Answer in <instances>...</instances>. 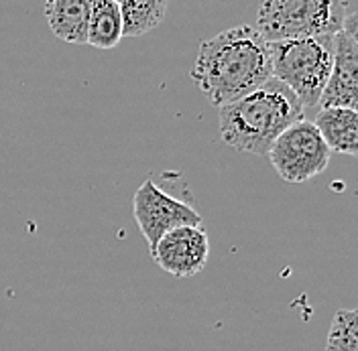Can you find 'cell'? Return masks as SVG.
Segmentation results:
<instances>
[{"label": "cell", "mask_w": 358, "mask_h": 351, "mask_svg": "<svg viewBox=\"0 0 358 351\" xmlns=\"http://www.w3.org/2000/svg\"><path fill=\"white\" fill-rule=\"evenodd\" d=\"M133 214L143 238L149 244V250H153L157 241L173 227L201 225L200 214L185 201L165 193L153 177L141 183V187L134 191Z\"/></svg>", "instance_id": "8992f818"}, {"label": "cell", "mask_w": 358, "mask_h": 351, "mask_svg": "<svg viewBox=\"0 0 358 351\" xmlns=\"http://www.w3.org/2000/svg\"><path fill=\"white\" fill-rule=\"evenodd\" d=\"M313 124L322 132L332 153L358 158V110L322 108Z\"/></svg>", "instance_id": "30bf717a"}, {"label": "cell", "mask_w": 358, "mask_h": 351, "mask_svg": "<svg viewBox=\"0 0 358 351\" xmlns=\"http://www.w3.org/2000/svg\"><path fill=\"white\" fill-rule=\"evenodd\" d=\"M342 31L357 43L358 47V10L357 13H350V15H346V21H344V27H342Z\"/></svg>", "instance_id": "5bb4252c"}, {"label": "cell", "mask_w": 358, "mask_h": 351, "mask_svg": "<svg viewBox=\"0 0 358 351\" xmlns=\"http://www.w3.org/2000/svg\"><path fill=\"white\" fill-rule=\"evenodd\" d=\"M169 0H118L124 37H143L155 31L167 17Z\"/></svg>", "instance_id": "7c38bea8"}, {"label": "cell", "mask_w": 358, "mask_h": 351, "mask_svg": "<svg viewBox=\"0 0 358 351\" xmlns=\"http://www.w3.org/2000/svg\"><path fill=\"white\" fill-rule=\"evenodd\" d=\"M267 156L283 181L306 183L328 169L332 151L313 122L299 120L277 136Z\"/></svg>", "instance_id": "5b68a950"}, {"label": "cell", "mask_w": 358, "mask_h": 351, "mask_svg": "<svg viewBox=\"0 0 358 351\" xmlns=\"http://www.w3.org/2000/svg\"><path fill=\"white\" fill-rule=\"evenodd\" d=\"M192 77L214 106L230 104L273 77L268 43L250 24L226 29L201 41Z\"/></svg>", "instance_id": "6da1fadb"}, {"label": "cell", "mask_w": 358, "mask_h": 351, "mask_svg": "<svg viewBox=\"0 0 358 351\" xmlns=\"http://www.w3.org/2000/svg\"><path fill=\"white\" fill-rule=\"evenodd\" d=\"M151 256L167 274L176 278H189L206 268L210 240L201 225H179L157 241Z\"/></svg>", "instance_id": "52a82bcc"}, {"label": "cell", "mask_w": 358, "mask_h": 351, "mask_svg": "<svg viewBox=\"0 0 358 351\" xmlns=\"http://www.w3.org/2000/svg\"><path fill=\"white\" fill-rule=\"evenodd\" d=\"M306 120V110L285 84L271 77L243 98L220 106V136L238 153L265 156L277 136Z\"/></svg>", "instance_id": "7a4b0ae2"}, {"label": "cell", "mask_w": 358, "mask_h": 351, "mask_svg": "<svg viewBox=\"0 0 358 351\" xmlns=\"http://www.w3.org/2000/svg\"><path fill=\"white\" fill-rule=\"evenodd\" d=\"M336 35H315L268 43L273 77L285 84L297 96L303 110L320 108L322 94L334 66Z\"/></svg>", "instance_id": "3957f363"}, {"label": "cell", "mask_w": 358, "mask_h": 351, "mask_svg": "<svg viewBox=\"0 0 358 351\" xmlns=\"http://www.w3.org/2000/svg\"><path fill=\"white\" fill-rule=\"evenodd\" d=\"M348 0H261L257 31L267 43L336 35L342 31Z\"/></svg>", "instance_id": "277c9868"}, {"label": "cell", "mask_w": 358, "mask_h": 351, "mask_svg": "<svg viewBox=\"0 0 358 351\" xmlns=\"http://www.w3.org/2000/svg\"><path fill=\"white\" fill-rule=\"evenodd\" d=\"M94 0H45V19L51 33L66 43H88Z\"/></svg>", "instance_id": "9c48e42d"}, {"label": "cell", "mask_w": 358, "mask_h": 351, "mask_svg": "<svg viewBox=\"0 0 358 351\" xmlns=\"http://www.w3.org/2000/svg\"><path fill=\"white\" fill-rule=\"evenodd\" d=\"M320 108L358 110V47L344 31L336 35L334 66L322 94Z\"/></svg>", "instance_id": "ba28073f"}, {"label": "cell", "mask_w": 358, "mask_h": 351, "mask_svg": "<svg viewBox=\"0 0 358 351\" xmlns=\"http://www.w3.org/2000/svg\"><path fill=\"white\" fill-rule=\"evenodd\" d=\"M122 37L124 24L118 0H94L88 24V45L96 49H114Z\"/></svg>", "instance_id": "8fae6325"}, {"label": "cell", "mask_w": 358, "mask_h": 351, "mask_svg": "<svg viewBox=\"0 0 358 351\" xmlns=\"http://www.w3.org/2000/svg\"><path fill=\"white\" fill-rule=\"evenodd\" d=\"M326 351H358V308L336 311L328 331Z\"/></svg>", "instance_id": "4fadbf2b"}]
</instances>
